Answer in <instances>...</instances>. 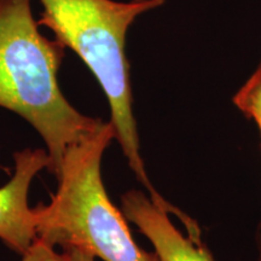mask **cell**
Wrapping results in <instances>:
<instances>
[{
  "instance_id": "obj_1",
  "label": "cell",
  "mask_w": 261,
  "mask_h": 261,
  "mask_svg": "<svg viewBox=\"0 0 261 261\" xmlns=\"http://www.w3.org/2000/svg\"><path fill=\"white\" fill-rule=\"evenodd\" d=\"M64 50L39 31L32 0H0V107L41 136L48 171L57 179L68 149L104 123L77 112L62 93L58 70Z\"/></svg>"
},
{
  "instance_id": "obj_2",
  "label": "cell",
  "mask_w": 261,
  "mask_h": 261,
  "mask_svg": "<svg viewBox=\"0 0 261 261\" xmlns=\"http://www.w3.org/2000/svg\"><path fill=\"white\" fill-rule=\"evenodd\" d=\"M42 12L38 25L54 32L56 39L73 50L92 71L109 102L115 139L138 181L161 210L168 203L149 180L140 155L137 122L133 115L129 63L126 38L139 16L156 10L166 0H40Z\"/></svg>"
},
{
  "instance_id": "obj_3",
  "label": "cell",
  "mask_w": 261,
  "mask_h": 261,
  "mask_svg": "<svg viewBox=\"0 0 261 261\" xmlns=\"http://www.w3.org/2000/svg\"><path fill=\"white\" fill-rule=\"evenodd\" d=\"M114 138L112 122H104L68 149L57 192L50 203L33 208L38 238L52 247L84 248L103 261H160L135 242L104 188L100 162Z\"/></svg>"
},
{
  "instance_id": "obj_4",
  "label": "cell",
  "mask_w": 261,
  "mask_h": 261,
  "mask_svg": "<svg viewBox=\"0 0 261 261\" xmlns=\"http://www.w3.org/2000/svg\"><path fill=\"white\" fill-rule=\"evenodd\" d=\"M50 167L46 149H24L15 154V173L0 188V240L24 255L38 238L37 217L29 208L28 194L39 172Z\"/></svg>"
},
{
  "instance_id": "obj_5",
  "label": "cell",
  "mask_w": 261,
  "mask_h": 261,
  "mask_svg": "<svg viewBox=\"0 0 261 261\" xmlns=\"http://www.w3.org/2000/svg\"><path fill=\"white\" fill-rule=\"evenodd\" d=\"M122 213L137 225L154 246L160 261H215L202 242L201 232L184 234L169 219L166 211L154 204L139 190H130L121 197Z\"/></svg>"
},
{
  "instance_id": "obj_6",
  "label": "cell",
  "mask_w": 261,
  "mask_h": 261,
  "mask_svg": "<svg viewBox=\"0 0 261 261\" xmlns=\"http://www.w3.org/2000/svg\"><path fill=\"white\" fill-rule=\"evenodd\" d=\"M232 102L248 119L254 120L261 133V60L252 76L234 94Z\"/></svg>"
},
{
  "instance_id": "obj_7",
  "label": "cell",
  "mask_w": 261,
  "mask_h": 261,
  "mask_svg": "<svg viewBox=\"0 0 261 261\" xmlns=\"http://www.w3.org/2000/svg\"><path fill=\"white\" fill-rule=\"evenodd\" d=\"M21 261H67V255L64 252L57 253L55 247L37 238L31 249L22 255Z\"/></svg>"
},
{
  "instance_id": "obj_8",
  "label": "cell",
  "mask_w": 261,
  "mask_h": 261,
  "mask_svg": "<svg viewBox=\"0 0 261 261\" xmlns=\"http://www.w3.org/2000/svg\"><path fill=\"white\" fill-rule=\"evenodd\" d=\"M63 252L67 255V261H96L92 253L80 247H64Z\"/></svg>"
},
{
  "instance_id": "obj_9",
  "label": "cell",
  "mask_w": 261,
  "mask_h": 261,
  "mask_svg": "<svg viewBox=\"0 0 261 261\" xmlns=\"http://www.w3.org/2000/svg\"><path fill=\"white\" fill-rule=\"evenodd\" d=\"M256 261H261V228L257 233V259Z\"/></svg>"
}]
</instances>
